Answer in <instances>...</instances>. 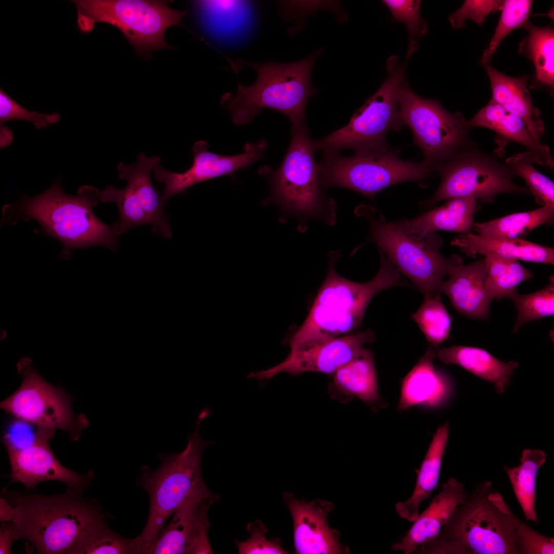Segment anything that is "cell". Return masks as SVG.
Listing matches in <instances>:
<instances>
[{
    "label": "cell",
    "mask_w": 554,
    "mask_h": 554,
    "mask_svg": "<svg viewBox=\"0 0 554 554\" xmlns=\"http://www.w3.org/2000/svg\"><path fill=\"white\" fill-rule=\"evenodd\" d=\"M101 192L84 185L75 195L65 193L57 179L46 191L33 197L23 195L15 203L4 206L1 225L13 226L19 220L37 222L36 234L53 238L63 248L60 258L69 259L72 252L91 246H103L116 252L117 236L112 225L104 224L94 213Z\"/></svg>",
    "instance_id": "obj_1"
},
{
    "label": "cell",
    "mask_w": 554,
    "mask_h": 554,
    "mask_svg": "<svg viewBox=\"0 0 554 554\" xmlns=\"http://www.w3.org/2000/svg\"><path fill=\"white\" fill-rule=\"evenodd\" d=\"M380 268L372 279L364 283L347 280L335 271L334 265L342 254L330 251L326 276L318 290L303 323L284 341L290 349L352 332L360 326L371 299L386 288L408 286L400 272L379 251Z\"/></svg>",
    "instance_id": "obj_2"
},
{
    "label": "cell",
    "mask_w": 554,
    "mask_h": 554,
    "mask_svg": "<svg viewBox=\"0 0 554 554\" xmlns=\"http://www.w3.org/2000/svg\"><path fill=\"white\" fill-rule=\"evenodd\" d=\"M4 497L14 507L11 522L18 539L38 553L69 554L86 529L106 519L96 503L68 489L51 496L6 490Z\"/></svg>",
    "instance_id": "obj_3"
},
{
    "label": "cell",
    "mask_w": 554,
    "mask_h": 554,
    "mask_svg": "<svg viewBox=\"0 0 554 554\" xmlns=\"http://www.w3.org/2000/svg\"><path fill=\"white\" fill-rule=\"evenodd\" d=\"M210 411L204 408L198 416L196 427L188 436L185 449L177 453L159 454L162 461L154 471L142 467L138 484L148 492L150 507L146 525L135 538L141 553L155 540L170 515L187 500L196 497L216 498L206 486L202 476L201 458L205 448L214 442L203 439L199 433L201 422Z\"/></svg>",
    "instance_id": "obj_4"
},
{
    "label": "cell",
    "mask_w": 554,
    "mask_h": 554,
    "mask_svg": "<svg viewBox=\"0 0 554 554\" xmlns=\"http://www.w3.org/2000/svg\"><path fill=\"white\" fill-rule=\"evenodd\" d=\"M322 52L320 50L291 63L269 61L257 64L244 62L256 71L255 82L246 86L239 82L236 94L233 96L228 93L221 100L233 123L245 125L262 109L269 108L286 115L291 127L305 125L307 102L317 93L311 83V71L315 60Z\"/></svg>",
    "instance_id": "obj_5"
},
{
    "label": "cell",
    "mask_w": 554,
    "mask_h": 554,
    "mask_svg": "<svg viewBox=\"0 0 554 554\" xmlns=\"http://www.w3.org/2000/svg\"><path fill=\"white\" fill-rule=\"evenodd\" d=\"M313 141L306 124L291 127L290 142L280 167L274 170L265 166L260 170L267 176L270 188L265 204L274 203L286 215L295 218L301 232L312 219L330 226L337 221L338 204L326 195L320 184Z\"/></svg>",
    "instance_id": "obj_6"
},
{
    "label": "cell",
    "mask_w": 554,
    "mask_h": 554,
    "mask_svg": "<svg viewBox=\"0 0 554 554\" xmlns=\"http://www.w3.org/2000/svg\"><path fill=\"white\" fill-rule=\"evenodd\" d=\"M512 514L492 483L483 481L456 508L437 538L451 542L460 554H518Z\"/></svg>",
    "instance_id": "obj_7"
},
{
    "label": "cell",
    "mask_w": 554,
    "mask_h": 554,
    "mask_svg": "<svg viewBox=\"0 0 554 554\" xmlns=\"http://www.w3.org/2000/svg\"><path fill=\"white\" fill-rule=\"evenodd\" d=\"M355 213L368 221L370 232L367 240L355 248L351 255L365 244L373 242L399 272L423 293L424 298L441 294L439 288L443 278L448 275L452 266L462 258L456 255L444 257L439 251L443 241L438 234L405 232L395 222H387L382 216H377L370 206L360 205Z\"/></svg>",
    "instance_id": "obj_8"
},
{
    "label": "cell",
    "mask_w": 554,
    "mask_h": 554,
    "mask_svg": "<svg viewBox=\"0 0 554 554\" xmlns=\"http://www.w3.org/2000/svg\"><path fill=\"white\" fill-rule=\"evenodd\" d=\"M80 31H92L96 23L115 26L141 55L172 49L165 41L167 29L180 25L187 11L169 7L165 1L73 0Z\"/></svg>",
    "instance_id": "obj_9"
},
{
    "label": "cell",
    "mask_w": 554,
    "mask_h": 554,
    "mask_svg": "<svg viewBox=\"0 0 554 554\" xmlns=\"http://www.w3.org/2000/svg\"><path fill=\"white\" fill-rule=\"evenodd\" d=\"M322 188L333 187L351 189L366 197L390 186L409 181H423L431 171L423 163L402 160L387 146L355 151L352 156L339 152L323 153L318 164Z\"/></svg>",
    "instance_id": "obj_10"
},
{
    "label": "cell",
    "mask_w": 554,
    "mask_h": 554,
    "mask_svg": "<svg viewBox=\"0 0 554 554\" xmlns=\"http://www.w3.org/2000/svg\"><path fill=\"white\" fill-rule=\"evenodd\" d=\"M406 65L401 64L398 56H390L386 80L354 113L348 124L322 139L313 140L315 151L334 153L349 148L355 152L387 146L388 131L399 130L403 126L398 94L405 81Z\"/></svg>",
    "instance_id": "obj_11"
},
{
    "label": "cell",
    "mask_w": 554,
    "mask_h": 554,
    "mask_svg": "<svg viewBox=\"0 0 554 554\" xmlns=\"http://www.w3.org/2000/svg\"><path fill=\"white\" fill-rule=\"evenodd\" d=\"M398 102L403 125L411 129L414 143L424 156L423 163L431 171L471 142V127L461 113L449 112L437 101L420 97L407 80L399 89Z\"/></svg>",
    "instance_id": "obj_12"
},
{
    "label": "cell",
    "mask_w": 554,
    "mask_h": 554,
    "mask_svg": "<svg viewBox=\"0 0 554 554\" xmlns=\"http://www.w3.org/2000/svg\"><path fill=\"white\" fill-rule=\"evenodd\" d=\"M437 171L441 176L440 184L425 204L426 208L459 197L472 196L487 201L502 193L531 194L527 187L513 182L517 175L509 166L479 149L471 142L457 151Z\"/></svg>",
    "instance_id": "obj_13"
},
{
    "label": "cell",
    "mask_w": 554,
    "mask_h": 554,
    "mask_svg": "<svg viewBox=\"0 0 554 554\" xmlns=\"http://www.w3.org/2000/svg\"><path fill=\"white\" fill-rule=\"evenodd\" d=\"M160 161L159 156L146 157L141 153L134 164L121 163L117 166L118 177L126 181V187L120 189L109 185L101 192L102 202L114 203L118 208V219L112 225L116 235L136 226L150 225L154 234L171 238L172 232L164 211L162 195L151 180V172Z\"/></svg>",
    "instance_id": "obj_14"
},
{
    "label": "cell",
    "mask_w": 554,
    "mask_h": 554,
    "mask_svg": "<svg viewBox=\"0 0 554 554\" xmlns=\"http://www.w3.org/2000/svg\"><path fill=\"white\" fill-rule=\"evenodd\" d=\"M23 366L21 385L1 403V408L37 427L60 429L77 440L88 425L87 418L74 414L70 400L63 390L46 382L30 366Z\"/></svg>",
    "instance_id": "obj_15"
},
{
    "label": "cell",
    "mask_w": 554,
    "mask_h": 554,
    "mask_svg": "<svg viewBox=\"0 0 554 554\" xmlns=\"http://www.w3.org/2000/svg\"><path fill=\"white\" fill-rule=\"evenodd\" d=\"M375 339L374 332L368 329L291 348L282 362L268 369L251 372L246 378H255L263 386L281 372L293 376L306 372L332 374Z\"/></svg>",
    "instance_id": "obj_16"
},
{
    "label": "cell",
    "mask_w": 554,
    "mask_h": 554,
    "mask_svg": "<svg viewBox=\"0 0 554 554\" xmlns=\"http://www.w3.org/2000/svg\"><path fill=\"white\" fill-rule=\"evenodd\" d=\"M268 146L267 141L261 139L256 143H247L242 154L225 155L210 152L208 145L204 141L195 142L192 149V165L185 172H173L159 165L153 170L155 180L164 184L162 196L165 204L170 197L184 193L194 184L232 174L249 166L262 156Z\"/></svg>",
    "instance_id": "obj_17"
},
{
    "label": "cell",
    "mask_w": 554,
    "mask_h": 554,
    "mask_svg": "<svg viewBox=\"0 0 554 554\" xmlns=\"http://www.w3.org/2000/svg\"><path fill=\"white\" fill-rule=\"evenodd\" d=\"M54 429L37 427L34 442L24 449L7 451L10 464L11 482H20L27 488L46 481L65 483L68 489L83 492L88 487L94 473H76L58 461L49 446Z\"/></svg>",
    "instance_id": "obj_18"
},
{
    "label": "cell",
    "mask_w": 554,
    "mask_h": 554,
    "mask_svg": "<svg viewBox=\"0 0 554 554\" xmlns=\"http://www.w3.org/2000/svg\"><path fill=\"white\" fill-rule=\"evenodd\" d=\"M291 513L294 526L295 552L300 554L340 553L342 548L335 531L327 521V502H305L295 499L289 492L283 495Z\"/></svg>",
    "instance_id": "obj_19"
},
{
    "label": "cell",
    "mask_w": 554,
    "mask_h": 554,
    "mask_svg": "<svg viewBox=\"0 0 554 554\" xmlns=\"http://www.w3.org/2000/svg\"><path fill=\"white\" fill-rule=\"evenodd\" d=\"M485 259L464 265L461 259L450 269L449 278L441 283L439 292L449 298L454 308L468 318L487 320L492 298L484 285Z\"/></svg>",
    "instance_id": "obj_20"
},
{
    "label": "cell",
    "mask_w": 554,
    "mask_h": 554,
    "mask_svg": "<svg viewBox=\"0 0 554 554\" xmlns=\"http://www.w3.org/2000/svg\"><path fill=\"white\" fill-rule=\"evenodd\" d=\"M468 496L462 483L454 478L449 479L408 531L392 544V549L405 554L414 553L419 547L435 539L456 508Z\"/></svg>",
    "instance_id": "obj_21"
},
{
    "label": "cell",
    "mask_w": 554,
    "mask_h": 554,
    "mask_svg": "<svg viewBox=\"0 0 554 554\" xmlns=\"http://www.w3.org/2000/svg\"><path fill=\"white\" fill-rule=\"evenodd\" d=\"M437 353L432 346L412 368L402 382L397 409L400 411L414 405L439 407L448 399L450 392L448 379L433 364Z\"/></svg>",
    "instance_id": "obj_22"
},
{
    "label": "cell",
    "mask_w": 554,
    "mask_h": 554,
    "mask_svg": "<svg viewBox=\"0 0 554 554\" xmlns=\"http://www.w3.org/2000/svg\"><path fill=\"white\" fill-rule=\"evenodd\" d=\"M484 67L490 80L491 100L521 119L531 136L541 142L545 125L540 111L533 104L527 87L528 76L511 77L489 65H484Z\"/></svg>",
    "instance_id": "obj_23"
},
{
    "label": "cell",
    "mask_w": 554,
    "mask_h": 554,
    "mask_svg": "<svg viewBox=\"0 0 554 554\" xmlns=\"http://www.w3.org/2000/svg\"><path fill=\"white\" fill-rule=\"evenodd\" d=\"M451 244L470 256L494 255L518 261L554 264L553 248L523 239L494 238L470 233L459 234Z\"/></svg>",
    "instance_id": "obj_24"
},
{
    "label": "cell",
    "mask_w": 554,
    "mask_h": 554,
    "mask_svg": "<svg viewBox=\"0 0 554 554\" xmlns=\"http://www.w3.org/2000/svg\"><path fill=\"white\" fill-rule=\"evenodd\" d=\"M331 394L348 400L356 397L374 409L383 402L378 390L373 355L365 348L332 374Z\"/></svg>",
    "instance_id": "obj_25"
},
{
    "label": "cell",
    "mask_w": 554,
    "mask_h": 554,
    "mask_svg": "<svg viewBox=\"0 0 554 554\" xmlns=\"http://www.w3.org/2000/svg\"><path fill=\"white\" fill-rule=\"evenodd\" d=\"M476 199L472 196L450 199L443 205L411 220L395 222L403 231L424 234L445 230L466 234L472 233Z\"/></svg>",
    "instance_id": "obj_26"
},
{
    "label": "cell",
    "mask_w": 554,
    "mask_h": 554,
    "mask_svg": "<svg viewBox=\"0 0 554 554\" xmlns=\"http://www.w3.org/2000/svg\"><path fill=\"white\" fill-rule=\"evenodd\" d=\"M468 124L470 127L490 129L503 138L519 143L532 153L536 163L548 168L553 167L554 162L548 146L535 140L521 119L507 112L491 99L468 121Z\"/></svg>",
    "instance_id": "obj_27"
},
{
    "label": "cell",
    "mask_w": 554,
    "mask_h": 554,
    "mask_svg": "<svg viewBox=\"0 0 554 554\" xmlns=\"http://www.w3.org/2000/svg\"><path fill=\"white\" fill-rule=\"evenodd\" d=\"M437 355L446 364L459 365L492 383L499 393L505 391L519 365L515 361L502 362L483 349L462 345L442 348Z\"/></svg>",
    "instance_id": "obj_28"
},
{
    "label": "cell",
    "mask_w": 554,
    "mask_h": 554,
    "mask_svg": "<svg viewBox=\"0 0 554 554\" xmlns=\"http://www.w3.org/2000/svg\"><path fill=\"white\" fill-rule=\"evenodd\" d=\"M449 431L447 423L437 429L418 470L412 494L407 500L395 504L396 511L401 518L414 522L419 516L421 503L429 498L437 488Z\"/></svg>",
    "instance_id": "obj_29"
},
{
    "label": "cell",
    "mask_w": 554,
    "mask_h": 554,
    "mask_svg": "<svg viewBox=\"0 0 554 554\" xmlns=\"http://www.w3.org/2000/svg\"><path fill=\"white\" fill-rule=\"evenodd\" d=\"M207 498H209L194 497L180 506L170 523L162 529L145 553L190 554L200 504Z\"/></svg>",
    "instance_id": "obj_30"
},
{
    "label": "cell",
    "mask_w": 554,
    "mask_h": 554,
    "mask_svg": "<svg viewBox=\"0 0 554 554\" xmlns=\"http://www.w3.org/2000/svg\"><path fill=\"white\" fill-rule=\"evenodd\" d=\"M554 206L544 205L533 210L514 213L482 222L474 223L472 230L483 236L503 239H523L536 228L551 223Z\"/></svg>",
    "instance_id": "obj_31"
},
{
    "label": "cell",
    "mask_w": 554,
    "mask_h": 554,
    "mask_svg": "<svg viewBox=\"0 0 554 554\" xmlns=\"http://www.w3.org/2000/svg\"><path fill=\"white\" fill-rule=\"evenodd\" d=\"M546 458L541 450L524 449L519 466L504 467L526 520L536 523L538 522L535 508L537 475Z\"/></svg>",
    "instance_id": "obj_32"
},
{
    "label": "cell",
    "mask_w": 554,
    "mask_h": 554,
    "mask_svg": "<svg viewBox=\"0 0 554 554\" xmlns=\"http://www.w3.org/2000/svg\"><path fill=\"white\" fill-rule=\"evenodd\" d=\"M523 28L527 37L520 45L523 53L532 62L536 82L550 89L554 86V30L551 27L536 26L529 21Z\"/></svg>",
    "instance_id": "obj_33"
},
{
    "label": "cell",
    "mask_w": 554,
    "mask_h": 554,
    "mask_svg": "<svg viewBox=\"0 0 554 554\" xmlns=\"http://www.w3.org/2000/svg\"><path fill=\"white\" fill-rule=\"evenodd\" d=\"M486 270L484 285L487 292L497 300L509 299L521 283L531 279L533 274L518 260L494 255L485 256Z\"/></svg>",
    "instance_id": "obj_34"
},
{
    "label": "cell",
    "mask_w": 554,
    "mask_h": 554,
    "mask_svg": "<svg viewBox=\"0 0 554 554\" xmlns=\"http://www.w3.org/2000/svg\"><path fill=\"white\" fill-rule=\"evenodd\" d=\"M140 553L135 539H128L110 529L106 519L89 526L78 538L70 554Z\"/></svg>",
    "instance_id": "obj_35"
},
{
    "label": "cell",
    "mask_w": 554,
    "mask_h": 554,
    "mask_svg": "<svg viewBox=\"0 0 554 554\" xmlns=\"http://www.w3.org/2000/svg\"><path fill=\"white\" fill-rule=\"evenodd\" d=\"M212 33L233 36L249 25L250 3L237 1H205L199 3Z\"/></svg>",
    "instance_id": "obj_36"
},
{
    "label": "cell",
    "mask_w": 554,
    "mask_h": 554,
    "mask_svg": "<svg viewBox=\"0 0 554 554\" xmlns=\"http://www.w3.org/2000/svg\"><path fill=\"white\" fill-rule=\"evenodd\" d=\"M412 319L431 346L437 347L450 335L451 318L441 301L440 295L424 298Z\"/></svg>",
    "instance_id": "obj_37"
},
{
    "label": "cell",
    "mask_w": 554,
    "mask_h": 554,
    "mask_svg": "<svg viewBox=\"0 0 554 554\" xmlns=\"http://www.w3.org/2000/svg\"><path fill=\"white\" fill-rule=\"evenodd\" d=\"M509 299L513 302L517 311L514 333L527 323L553 315V275L549 278L548 283L542 289L524 295L519 294L517 290Z\"/></svg>",
    "instance_id": "obj_38"
},
{
    "label": "cell",
    "mask_w": 554,
    "mask_h": 554,
    "mask_svg": "<svg viewBox=\"0 0 554 554\" xmlns=\"http://www.w3.org/2000/svg\"><path fill=\"white\" fill-rule=\"evenodd\" d=\"M525 181L531 194L542 205L554 206V183L533 166L535 156L530 151L512 155L505 162Z\"/></svg>",
    "instance_id": "obj_39"
},
{
    "label": "cell",
    "mask_w": 554,
    "mask_h": 554,
    "mask_svg": "<svg viewBox=\"0 0 554 554\" xmlns=\"http://www.w3.org/2000/svg\"><path fill=\"white\" fill-rule=\"evenodd\" d=\"M532 1L529 0L503 1L501 15L495 32L484 51L481 61L484 65L491 59L502 40L513 30L523 27L528 21Z\"/></svg>",
    "instance_id": "obj_40"
},
{
    "label": "cell",
    "mask_w": 554,
    "mask_h": 554,
    "mask_svg": "<svg viewBox=\"0 0 554 554\" xmlns=\"http://www.w3.org/2000/svg\"><path fill=\"white\" fill-rule=\"evenodd\" d=\"M382 2L389 9L393 19L404 23L408 33L409 46L407 53L408 59L419 48L417 40L428 31L426 22L420 13L421 1L384 0Z\"/></svg>",
    "instance_id": "obj_41"
},
{
    "label": "cell",
    "mask_w": 554,
    "mask_h": 554,
    "mask_svg": "<svg viewBox=\"0 0 554 554\" xmlns=\"http://www.w3.org/2000/svg\"><path fill=\"white\" fill-rule=\"evenodd\" d=\"M60 115L56 113H41L29 111L18 104L2 89L0 90V125L12 120L31 122L37 129L58 122Z\"/></svg>",
    "instance_id": "obj_42"
},
{
    "label": "cell",
    "mask_w": 554,
    "mask_h": 554,
    "mask_svg": "<svg viewBox=\"0 0 554 554\" xmlns=\"http://www.w3.org/2000/svg\"><path fill=\"white\" fill-rule=\"evenodd\" d=\"M518 554H553V539L537 532L513 513Z\"/></svg>",
    "instance_id": "obj_43"
},
{
    "label": "cell",
    "mask_w": 554,
    "mask_h": 554,
    "mask_svg": "<svg viewBox=\"0 0 554 554\" xmlns=\"http://www.w3.org/2000/svg\"><path fill=\"white\" fill-rule=\"evenodd\" d=\"M502 4L503 1L467 0L449 16V19L455 29L464 27L466 22L469 19L482 25L490 13L501 10Z\"/></svg>",
    "instance_id": "obj_44"
},
{
    "label": "cell",
    "mask_w": 554,
    "mask_h": 554,
    "mask_svg": "<svg viewBox=\"0 0 554 554\" xmlns=\"http://www.w3.org/2000/svg\"><path fill=\"white\" fill-rule=\"evenodd\" d=\"M251 537L244 542L236 541L239 553L241 554H282L287 553L278 541L268 540L265 536L267 528L259 520L250 523L247 526Z\"/></svg>",
    "instance_id": "obj_45"
},
{
    "label": "cell",
    "mask_w": 554,
    "mask_h": 554,
    "mask_svg": "<svg viewBox=\"0 0 554 554\" xmlns=\"http://www.w3.org/2000/svg\"><path fill=\"white\" fill-rule=\"evenodd\" d=\"M29 423L17 419L9 425L4 437L7 451L24 449L31 445L37 437V429L33 432Z\"/></svg>",
    "instance_id": "obj_46"
},
{
    "label": "cell",
    "mask_w": 554,
    "mask_h": 554,
    "mask_svg": "<svg viewBox=\"0 0 554 554\" xmlns=\"http://www.w3.org/2000/svg\"><path fill=\"white\" fill-rule=\"evenodd\" d=\"M16 540L18 538L12 522H2L0 527V553H12V545Z\"/></svg>",
    "instance_id": "obj_47"
},
{
    "label": "cell",
    "mask_w": 554,
    "mask_h": 554,
    "mask_svg": "<svg viewBox=\"0 0 554 554\" xmlns=\"http://www.w3.org/2000/svg\"><path fill=\"white\" fill-rule=\"evenodd\" d=\"M15 515L14 507L4 497L0 499V521L11 522Z\"/></svg>",
    "instance_id": "obj_48"
}]
</instances>
